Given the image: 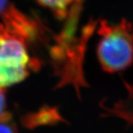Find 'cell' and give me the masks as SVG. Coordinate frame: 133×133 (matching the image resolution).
Returning a JSON list of instances; mask_svg holds the SVG:
<instances>
[{"label": "cell", "instance_id": "cell-2", "mask_svg": "<svg viewBox=\"0 0 133 133\" xmlns=\"http://www.w3.org/2000/svg\"><path fill=\"white\" fill-rule=\"evenodd\" d=\"M32 67L24 36L0 25V89L24 81Z\"/></svg>", "mask_w": 133, "mask_h": 133}, {"label": "cell", "instance_id": "cell-7", "mask_svg": "<svg viewBox=\"0 0 133 133\" xmlns=\"http://www.w3.org/2000/svg\"><path fill=\"white\" fill-rule=\"evenodd\" d=\"M14 10L10 4V0H0V16L5 18Z\"/></svg>", "mask_w": 133, "mask_h": 133}, {"label": "cell", "instance_id": "cell-5", "mask_svg": "<svg viewBox=\"0 0 133 133\" xmlns=\"http://www.w3.org/2000/svg\"><path fill=\"white\" fill-rule=\"evenodd\" d=\"M84 0H78L77 4L73 9L69 11V14L67 16V21L66 25L71 29H76L79 22V16H80V11L82 9V4Z\"/></svg>", "mask_w": 133, "mask_h": 133}, {"label": "cell", "instance_id": "cell-6", "mask_svg": "<svg viewBox=\"0 0 133 133\" xmlns=\"http://www.w3.org/2000/svg\"><path fill=\"white\" fill-rule=\"evenodd\" d=\"M10 114L7 112L6 99H5L4 93L2 89H0V121L9 120Z\"/></svg>", "mask_w": 133, "mask_h": 133}, {"label": "cell", "instance_id": "cell-1", "mask_svg": "<svg viewBox=\"0 0 133 133\" xmlns=\"http://www.w3.org/2000/svg\"><path fill=\"white\" fill-rule=\"evenodd\" d=\"M100 41L97 46L99 63L107 73L120 72L133 64V24L123 18L110 24L106 20L99 28Z\"/></svg>", "mask_w": 133, "mask_h": 133}, {"label": "cell", "instance_id": "cell-8", "mask_svg": "<svg viewBox=\"0 0 133 133\" xmlns=\"http://www.w3.org/2000/svg\"><path fill=\"white\" fill-rule=\"evenodd\" d=\"M0 133H16V131L8 120H4L0 121Z\"/></svg>", "mask_w": 133, "mask_h": 133}, {"label": "cell", "instance_id": "cell-4", "mask_svg": "<svg viewBox=\"0 0 133 133\" xmlns=\"http://www.w3.org/2000/svg\"><path fill=\"white\" fill-rule=\"evenodd\" d=\"M42 6L48 8L55 14L56 17L65 19L69 11L77 4L78 0H36Z\"/></svg>", "mask_w": 133, "mask_h": 133}, {"label": "cell", "instance_id": "cell-3", "mask_svg": "<svg viewBox=\"0 0 133 133\" xmlns=\"http://www.w3.org/2000/svg\"><path fill=\"white\" fill-rule=\"evenodd\" d=\"M126 85L128 96L125 100L115 103L108 111L111 114L122 118L130 124H133V84H129L124 82Z\"/></svg>", "mask_w": 133, "mask_h": 133}]
</instances>
